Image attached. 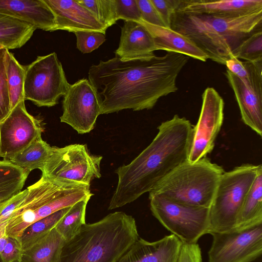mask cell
I'll return each instance as SVG.
<instances>
[{
  "label": "cell",
  "instance_id": "19",
  "mask_svg": "<svg viewBox=\"0 0 262 262\" xmlns=\"http://www.w3.org/2000/svg\"><path fill=\"white\" fill-rule=\"evenodd\" d=\"M153 37L142 24L125 21L115 56L122 61L149 59L155 55Z\"/></svg>",
  "mask_w": 262,
  "mask_h": 262
},
{
  "label": "cell",
  "instance_id": "16",
  "mask_svg": "<svg viewBox=\"0 0 262 262\" xmlns=\"http://www.w3.org/2000/svg\"><path fill=\"white\" fill-rule=\"evenodd\" d=\"M182 245L172 234L151 242L139 237L117 262H177Z\"/></svg>",
  "mask_w": 262,
  "mask_h": 262
},
{
  "label": "cell",
  "instance_id": "4",
  "mask_svg": "<svg viewBox=\"0 0 262 262\" xmlns=\"http://www.w3.org/2000/svg\"><path fill=\"white\" fill-rule=\"evenodd\" d=\"M134 218L121 211L83 225L65 242L59 262H117L138 239Z\"/></svg>",
  "mask_w": 262,
  "mask_h": 262
},
{
  "label": "cell",
  "instance_id": "40",
  "mask_svg": "<svg viewBox=\"0 0 262 262\" xmlns=\"http://www.w3.org/2000/svg\"><path fill=\"white\" fill-rule=\"evenodd\" d=\"M177 262H202V253L199 244L182 243Z\"/></svg>",
  "mask_w": 262,
  "mask_h": 262
},
{
  "label": "cell",
  "instance_id": "7",
  "mask_svg": "<svg viewBox=\"0 0 262 262\" xmlns=\"http://www.w3.org/2000/svg\"><path fill=\"white\" fill-rule=\"evenodd\" d=\"M81 184L41 176L38 181L27 188L26 196L5 222L6 235L19 239L27 227L54 212L55 199Z\"/></svg>",
  "mask_w": 262,
  "mask_h": 262
},
{
  "label": "cell",
  "instance_id": "36",
  "mask_svg": "<svg viewBox=\"0 0 262 262\" xmlns=\"http://www.w3.org/2000/svg\"><path fill=\"white\" fill-rule=\"evenodd\" d=\"M166 27L170 28L171 17L177 10L180 0H150Z\"/></svg>",
  "mask_w": 262,
  "mask_h": 262
},
{
  "label": "cell",
  "instance_id": "39",
  "mask_svg": "<svg viewBox=\"0 0 262 262\" xmlns=\"http://www.w3.org/2000/svg\"><path fill=\"white\" fill-rule=\"evenodd\" d=\"M28 193V189L0 204V225L5 223L23 201Z\"/></svg>",
  "mask_w": 262,
  "mask_h": 262
},
{
  "label": "cell",
  "instance_id": "5",
  "mask_svg": "<svg viewBox=\"0 0 262 262\" xmlns=\"http://www.w3.org/2000/svg\"><path fill=\"white\" fill-rule=\"evenodd\" d=\"M224 169L206 157L183 163L163 179L149 195H159L188 206L209 208Z\"/></svg>",
  "mask_w": 262,
  "mask_h": 262
},
{
  "label": "cell",
  "instance_id": "37",
  "mask_svg": "<svg viewBox=\"0 0 262 262\" xmlns=\"http://www.w3.org/2000/svg\"><path fill=\"white\" fill-rule=\"evenodd\" d=\"M142 19L151 25L165 27L150 0H137Z\"/></svg>",
  "mask_w": 262,
  "mask_h": 262
},
{
  "label": "cell",
  "instance_id": "34",
  "mask_svg": "<svg viewBox=\"0 0 262 262\" xmlns=\"http://www.w3.org/2000/svg\"><path fill=\"white\" fill-rule=\"evenodd\" d=\"M74 33L76 37V48L83 54L97 49L105 40V34L100 32L80 31Z\"/></svg>",
  "mask_w": 262,
  "mask_h": 262
},
{
  "label": "cell",
  "instance_id": "1",
  "mask_svg": "<svg viewBox=\"0 0 262 262\" xmlns=\"http://www.w3.org/2000/svg\"><path fill=\"white\" fill-rule=\"evenodd\" d=\"M182 54L122 61L115 56L89 70L88 80L101 107V114L125 109L152 108L162 97L178 90V76L189 60Z\"/></svg>",
  "mask_w": 262,
  "mask_h": 262
},
{
  "label": "cell",
  "instance_id": "42",
  "mask_svg": "<svg viewBox=\"0 0 262 262\" xmlns=\"http://www.w3.org/2000/svg\"><path fill=\"white\" fill-rule=\"evenodd\" d=\"M0 149H1V138H0Z\"/></svg>",
  "mask_w": 262,
  "mask_h": 262
},
{
  "label": "cell",
  "instance_id": "15",
  "mask_svg": "<svg viewBox=\"0 0 262 262\" xmlns=\"http://www.w3.org/2000/svg\"><path fill=\"white\" fill-rule=\"evenodd\" d=\"M43 1L54 15V31L65 30L73 33L80 31H90L105 34L107 28L77 1Z\"/></svg>",
  "mask_w": 262,
  "mask_h": 262
},
{
  "label": "cell",
  "instance_id": "12",
  "mask_svg": "<svg viewBox=\"0 0 262 262\" xmlns=\"http://www.w3.org/2000/svg\"><path fill=\"white\" fill-rule=\"evenodd\" d=\"M202 98V104L199 120L193 127L187 160L190 163L206 157L212 151L224 119V100L214 88H206Z\"/></svg>",
  "mask_w": 262,
  "mask_h": 262
},
{
  "label": "cell",
  "instance_id": "6",
  "mask_svg": "<svg viewBox=\"0 0 262 262\" xmlns=\"http://www.w3.org/2000/svg\"><path fill=\"white\" fill-rule=\"evenodd\" d=\"M261 165L246 164L224 172L209 207L208 233L234 229L245 198Z\"/></svg>",
  "mask_w": 262,
  "mask_h": 262
},
{
  "label": "cell",
  "instance_id": "32",
  "mask_svg": "<svg viewBox=\"0 0 262 262\" xmlns=\"http://www.w3.org/2000/svg\"><path fill=\"white\" fill-rule=\"evenodd\" d=\"M233 56L245 61L262 62V30L254 33L235 50Z\"/></svg>",
  "mask_w": 262,
  "mask_h": 262
},
{
  "label": "cell",
  "instance_id": "41",
  "mask_svg": "<svg viewBox=\"0 0 262 262\" xmlns=\"http://www.w3.org/2000/svg\"><path fill=\"white\" fill-rule=\"evenodd\" d=\"M4 48V47L0 45V48Z\"/></svg>",
  "mask_w": 262,
  "mask_h": 262
},
{
  "label": "cell",
  "instance_id": "8",
  "mask_svg": "<svg viewBox=\"0 0 262 262\" xmlns=\"http://www.w3.org/2000/svg\"><path fill=\"white\" fill-rule=\"evenodd\" d=\"M149 199L153 215L182 243H197L208 233L209 208L188 206L159 195Z\"/></svg>",
  "mask_w": 262,
  "mask_h": 262
},
{
  "label": "cell",
  "instance_id": "17",
  "mask_svg": "<svg viewBox=\"0 0 262 262\" xmlns=\"http://www.w3.org/2000/svg\"><path fill=\"white\" fill-rule=\"evenodd\" d=\"M262 11V0H180L176 11L234 17Z\"/></svg>",
  "mask_w": 262,
  "mask_h": 262
},
{
  "label": "cell",
  "instance_id": "18",
  "mask_svg": "<svg viewBox=\"0 0 262 262\" xmlns=\"http://www.w3.org/2000/svg\"><path fill=\"white\" fill-rule=\"evenodd\" d=\"M225 75L234 93L243 121L261 137L262 86H252L228 70Z\"/></svg>",
  "mask_w": 262,
  "mask_h": 262
},
{
  "label": "cell",
  "instance_id": "25",
  "mask_svg": "<svg viewBox=\"0 0 262 262\" xmlns=\"http://www.w3.org/2000/svg\"><path fill=\"white\" fill-rule=\"evenodd\" d=\"M52 147L40 137L8 161L29 171L35 169L41 170L50 156Z\"/></svg>",
  "mask_w": 262,
  "mask_h": 262
},
{
  "label": "cell",
  "instance_id": "33",
  "mask_svg": "<svg viewBox=\"0 0 262 262\" xmlns=\"http://www.w3.org/2000/svg\"><path fill=\"white\" fill-rule=\"evenodd\" d=\"M7 51L5 48H0V123L11 111L6 74Z\"/></svg>",
  "mask_w": 262,
  "mask_h": 262
},
{
  "label": "cell",
  "instance_id": "31",
  "mask_svg": "<svg viewBox=\"0 0 262 262\" xmlns=\"http://www.w3.org/2000/svg\"><path fill=\"white\" fill-rule=\"evenodd\" d=\"M107 29L117 21L115 0H77Z\"/></svg>",
  "mask_w": 262,
  "mask_h": 262
},
{
  "label": "cell",
  "instance_id": "26",
  "mask_svg": "<svg viewBox=\"0 0 262 262\" xmlns=\"http://www.w3.org/2000/svg\"><path fill=\"white\" fill-rule=\"evenodd\" d=\"M30 171L0 160V204L21 191Z\"/></svg>",
  "mask_w": 262,
  "mask_h": 262
},
{
  "label": "cell",
  "instance_id": "30",
  "mask_svg": "<svg viewBox=\"0 0 262 262\" xmlns=\"http://www.w3.org/2000/svg\"><path fill=\"white\" fill-rule=\"evenodd\" d=\"M225 65L228 70L251 86L262 83V62L242 61L233 56Z\"/></svg>",
  "mask_w": 262,
  "mask_h": 262
},
{
  "label": "cell",
  "instance_id": "29",
  "mask_svg": "<svg viewBox=\"0 0 262 262\" xmlns=\"http://www.w3.org/2000/svg\"><path fill=\"white\" fill-rule=\"evenodd\" d=\"M89 201L81 200L71 206L55 226V229L66 242L72 238L85 223L86 207Z\"/></svg>",
  "mask_w": 262,
  "mask_h": 262
},
{
  "label": "cell",
  "instance_id": "20",
  "mask_svg": "<svg viewBox=\"0 0 262 262\" xmlns=\"http://www.w3.org/2000/svg\"><path fill=\"white\" fill-rule=\"evenodd\" d=\"M0 13L36 29L54 31V15L43 0H0Z\"/></svg>",
  "mask_w": 262,
  "mask_h": 262
},
{
  "label": "cell",
  "instance_id": "38",
  "mask_svg": "<svg viewBox=\"0 0 262 262\" xmlns=\"http://www.w3.org/2000/svg\"><path fill=\"white\" fill-rule=\"evenodd\" d=\"M23 250L18 239L8 236L7 243L0 253L2 262H19Z\"/></svg>",
  "mask_w": 262,
  "mask_h": 262
},
{
  "label": "cell",
  "instance_id": "27",
  "mask_svg": "<svg viewBox=\"0 0 262 262\" xmlns=\"http://www.w3.org/2000/svg\"><path fill=\"white\" fill-rule=\"evenodd\" d=\"M71 206L60 209L50 215L35 221L27 227L19 238L22 250H25L54 228Z\"/></svg>",
  "mask_w": 262,
  "mask_h": 262
},
{
  "label": "cell",
  "instance_id": "11",
  "mask_svg": "<svg viewBox=\"0 0 262 262\" xmlns=\"http://www.w3.org/2000/svg\"><path fill=\"white\" fill-rule=\"evenodd\" d=\"M210 234L209 262H252L261 255L262 223Z\"/></svg>",
  "mask_w": 262,
  "mask_h": 262
},
{
  "label": "cell",
  "instance_id": "24",
  "mask_svg": "<svg viewBox=\"0 0 262 262\" xmlns=\"http://www.w3.org/2000/svg\"><path fill=\"white\" fill-rule=\"evenodd\" d=\"M36 29L33 25L0 13V45L8 50L21 48Z\"/></svg>",
  "mask_w": 262,
  "mask_h": 262
},
{
  "label": "cell",
  "instance_id": "35",
  "mask_svg": "<svg viewBox=\"0 0 262 262\" xmlns=\"http://www.w3.org/2000/svg\"><path fill=\"white\" fill-rule=\"evenodd\" d=\"M115 11L117 20L133 21L141 23V12L137 0H115Z\"/></svg>",
  "mask_w": 262,
  "mask_h": 262
},
{
  "label": "cell",
  "instance_id": "21",
  "mask_svg": "<svg viewBox=\"0 0 262 262\" xmlns=\"http://www.w3.org/2000/svg\"><path fill=\"white\" fill-rule=\"evenodd\" d=\"M141 24L152 35L156 50L178 53L203 62L208 59L191 40L171 28L151 25L143 20Z\"/></svg>",
  "mask_w": 262,
  "mask_h": 262
},
{
  "label": "cell",
  "instance_id": "23",
  "mask_svg": "<svg viewBox=\"0 0 262 262\" xmlns=\"http://www.w3.org/2000/svg\"><path fill=\"white\" fill-rule=\"evenodd\" d=\"M261 223L262 169L258 172L247 193L234 229H241Z\"/></svg>",
  "mask_w": 262,
  "mask_h": 262
},
{
  "label": "cell",
  "instance_id": "9",
  "mask_svg": "<svg viewBox=\"0 0 262 262\" xmlns=\"http://www.w3.org/2000/svg\"><path fill=\"white\" fill-rule=\"evenodd\" d=\"M25 67L24 99L38 106L51 107L67 93L68 83L55 52L38 56Z\"/></svg>",
  "mask_w": 262,
  "mask_h": 262
},
{
  "label": "cell",
  "instance_id": "2",
  "mask_svg": "<svg viewBox=\"0 0 262 262\" xmlns=\"http://www.w3.org/2000/svg\"><path fill=\"white\" fill-rule=\"evenodd\" d=\"M193 127L175 115L162 122L151 143L130 163L118 167V181L108 210L130 203L152 190L163 179L188 160Z\"/></svg>",
  "mask_w": 262,
  "mask_h": 262
},
{
  "label": "cell",
  "instance_id": "28",
  "mask_svg": "<svg viewBox=\"0 0 262 262\" xmlns=\"http://www.w3.org/2000/svg\"><path fill=\"white\" fill-rule=\"evenodd\" d=\"M6 74L12 110L19 102L25 100V67L18 62L9 50L6 55Z\"/></svg>",
  "mask_w": 262,
  "mask_h": 262
},
{
  "label": "cell",
  "instance_id": "10",
  "mask_svg": "<svg viewBox=\"0 0 262 262\" xmlns=\"http://www.w3.org/2000/svg\"><path fill=\"white\" fill-rule=\"evenodd\" d=\"M102 157L91 154L86 144H74L63 147L52 146L42 176L90 185L101 177Z\"/></svg>",
  "mask_w": 262,
  "mask_h": 262
},
{
  "label": "cell",
  "instance_id": "13",
  "mask_svg": "<svg viewBox=\"0 0 262 262\" xmlns=\"http://www.w3.org/2000/svg\"><path fill=\"white\" fill-rule=\"evenodd\" d=\"M61 122L70 125L78 133L90 132L101 115V107L94 89L88 79L70 84L62 100Z\"/></svg>",
  "mask_w": 262,
  "mask_h": 262
},
{
  "label": "cell",
  "instance_id": "22",
  "mask_svg": "<svg viewBox=\"0 0 262 262\" xmlns=\"http://www.w3.org/2000/svg\"><path fill=\"white\" fill-rule=\"evenodd\" d=\"M65 241L54 228L23 251L19 262H59Z\"/></svg>",
  "mask_w": 262,
  "mask_h": 262
},
{
  "label": "cell",
  "instance_id": "3",
  "mask_svg": "<svg viewBox=\"0 0 262 262\" xmlns=\"http://www.w3.org/2000/svg\"><path fill=\"white\" fill-rule=\"evenodd\" d=\"M170 28L191 40L208 58L225 65L246 38L262 30V11L234 17L175 11Z\"/></svg>",
  "mask_w": 262,
  "mask_h": 262
},
{
  "label": "cell",
  "instance_id": "14",
  "mask_svg": "<svg viewBox=\"0 0 262 262\" xmlns=\"http://www.w3.org/2000/svg\"><path fill=\"white\" fill-rule=\"evenodd\" d=\"M25 101L19 102L0 123V157L9 160L37 138L44 128L41 121L27 111Z\"/></svg>",
  "mask_w": 262,
  "mask_h": 262
}]
</instances>
